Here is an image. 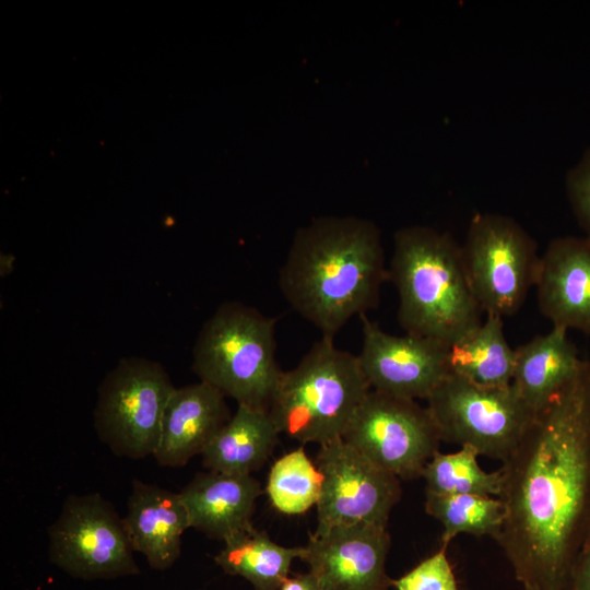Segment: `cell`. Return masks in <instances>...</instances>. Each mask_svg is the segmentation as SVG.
I'll use <instances>...</instances> for the list:
<instances>
[{"mask_svg":"<svg viewBox=\"0 0 590 590\" xmlns=\"http://www.w3.org/2000/svg\"><path fill=\"white\" fill-rule=\"evenodd\" d=\"M359 319L362 347L356 356L370 390L426 400L450 375L449 346L409 333H387L366 315Z\"/></svg>","mask_w":590,"mask_h":590,"instance_id":"obj_12","label":"cell"},{"mask_svg":"<svg viewBox=\"0 0 590 590\" xmlns=\"http://www.w3.org/2000/svg\"><path fill=\"white\" fill-rule=\"evenodd\" d=\"M504 523L495 540L523 590H565L590 541V378L539 411L503 461Z\"/></svg>","mask_w":590,"mask_h":590,"instance_id":"obj_1","label":"cell"},{"mask_svg":"<svg viewBox=\"0 0 590 590\" xmlns=\"http://www.w3.org/2000/svg\"><path fill=\"white\" fill-rule=\"evenodd\" d=\"M565 192L578 225L590 239V148L567 170Z\"/></svg>","mask_w":590,"mask_h":590,"instance_id":"obj_26","label":"cell"},{"mask_svg":"<svg viewBox=\"0 0 590 590\" xmlns=\"http://www.w3.org/2000/svg\"><path fill=\"white\" fill-rule=\"evenodd\" d=\"M369 391L357 356L322 337L293 369L283 371L269 413L280 434L321 446L342 438Z\"/></svg>","mask_w":590,"mask_h":590,"instance_id":"obj_4","label":"cell"},{"mask_svg":"<svg viewBox=\"0 0 590 590\" xmlns=\"http://www.w3.org/2000/svg\"><path fill=\"white\" fill-rule=\"evenodd\" d=\"M388 268L405 333L450 346L483 320L470 287L461 245L448 232L413 225L394 235Z\"/></svg>","mask_w":590,"mask_h":590,"instance_id":"obj_3","label":"cell"},{"mask_svg":"<svg viewBox=\"0 0 590 590\" xmlns=\"http://www.w3.org/2000/svg\"><path fill=\"white\" fill-rule=\"evenodd\" d=\"M219 390L198 381L175 388L165 409L153 455L162 467L178 468L202 455L232 414Z\"/></svg>","mask_w":590,"mask_h":590,"instance_id":"obj_15","label":"cell"},{"mask_svg":"<svg viewBox=\"0 0 590 590\" xmlns=\"http://www.w3.org/2000/svg\"><path fill=\"white\" fill-rule=\"evenodd\" d=\"M322 476L303 446L283 455L271 467L266 492L279 512L296 516L317 506Z\"/></svg>","mask_w":590,"mask_h":590,"instance_id":"obj_24","label":"cell"},{"mask_svg":"<svg viewBox=\"0 0 590 590\" xmlns=\"http://www.w3.org/2000/svg\"><path fill=\"white\" fill-rule=\"evenodd\" d=\"M322 486L314 533L357 523L387 527L401 498L400 480L342 438L321 445L315 460Z\"/></svg>","mask_w":590,"mask_h":590,"instance_id":"obj_11","label":"cell"},{"mask_svg":"<svg viewBox=\"0 0 590 590\" xmlns=\"http://www.w3.org/2000/svg\"><path fill=\"white\" fill-rule=\"evenodd\" d=\"M567 332L552 327L546 334L515 349L511 385L535 413L570 384L587 363L580 358Z\"/></svg>","mask_w":590,"mask_h":590,"instance_id":"obj_18","label":"cell"},{"mask_svg":"<svg viewBox=\"0 0 590 590\" xmlns=\"http://www.w3.org/2000/svg\"><path fill=\"white\" fill-rule=\"evenodd\" d=\"M123 518L99 493L69 495L48 528L51 564L82 580L137 576Z\"/></svg>","mask_w":590,"mask_h":590,"instance_id":"obj_9","label":"cell"},{"mask_svg":"<svg viewBox=\"0 0 590 590\" xmlns=\"http://www.w3.org/2000/svg\"><path fill=\"white\" fill-rule=\"evenodd\" d=\"M262 493L261 484L251 474L208 470L196 474L179 495L190 528L224 542L252 527L256 500Z\"/></svg>","mask_w":590,"mask_h":590,"instance_id":"obj_17","label":"cell"},{"mask_svg":"<svg viewBox=\"0 0 590 590\" xmlns=\"http://www.w3.org/2000/svg\"><path fill=\"white\" fill-rule=\"evenodd\" d=\"M388 280L379 228L355 216H326L298 229L279 271L288 305L333 338L378 305Z\"/></svg>","mask_w":590,"mask_h":590,"instance_id":"obj_2","label":"cell"},{"mask_svg":"<svg viewBox=\"0 0 590 590\" xmlns=\"http://www.w3.org/2000/svg\"><path fill=\"white\" fill-rule=\"evenodd\" d=\"M123 522L134 552L151 568L166 570L179 558L181 538L190 528L179 493L134 479Z\"/></svg>","mask_w":590,"mask_h":590,"instance_id":"obj_16","label":"cell"},{"mask_svg":"<svg viewBox=\"0 0 590 590\" xmlns=\"http://www.w3.org/2000/svg\"><path fill=\"white\" fill-rule=\"evenodd\" d=\"M387 527L357 523L312 533L300 558L321 590H389Z\"/></svg>","mask_w":590,"mask_h":590,"instance_id":"obj_13","label":"cell"},{"mask_svg":"<svg viewBox=\"0 0 590 590\" xmlns=\"http://www.w3.org/2000/svg\"><path fill=\"white\" fill-rule=\"evenodd\" d=\"M392 587L396 590H458L446 548L440 547L400 578L392 579Z\"/></svg>","mask_w":590,"mask_h":590,"instance_id":"obj_25","label":"cell"},{"mask_svg":"<svg viewBox=\"0 0 590 590\" xmlns=\"http://www.w3.org/2000/svg\"><path fill=\"white\" fill-rule=\"evenodd\" d=\"M450 374L474 384L503 387L511 384L515 350L504 333L503 318L487 315L476 328L449 346Z\"/></svg>","mask_w":590,"mask_h":590,"instance_id":"obj_21","label":"cell"},{"mask_svg":"<svg viewBox=\"0 0 590 590\" xmlns=\"http://www.w3.org/2000/svg\"><path fill=\"white\" fill-rule=\"evenodd\" d=\"M540 312L553 327L590 335V239L560 236L541 256L535 283Z\"/></svg>","mask_w":590,"mask_h":590,"instance_id":"obj_14","label":"cell"},{"mask_svg":"<svg viewBox=\"0 0 590 590\" xmlns=\"http://www.w3.org/2000/svg\"><path fill=\"white\" fill-rule=\"evenodd\" d=\"M479 456L470 446H462L455 452L437 451L422 473L425 493L498 497L502 471H485L479 463Z\"/></svg>","mask_w":590,"mask_h":590,"instance_id":"obj_23","label":"cell"},{"mask_svg":"<svg viewBox=\"0 0 590 590\" xmlns=\"http://www.w3.org/2000/svg\"><path fill=\"white\" fill-rule=\"evenodd\" d=\"M425 511L442 526V548L461 533L496 540L504 523L503 503L492 496L425 493Z\"/></svg>","mask_w":590,"mask_h":590,"instance_id":"obj_22","label":"cell"},{"mask_svg":"<svg viewBox=\"0 0 590 590\" xmlns=\"http://www.w3.org/2000/svg\"><path fill=\"white\" fill-rule=\"evenodd\" d=\"M175 388L161 364L142 357L120 359L97 390L93 416L99 440L118 457L153 456Z\"/></svg>","mask_w":590,"mask_h":590,"instance_id":"obj_8","label":"cell"},{"mask_svg":"<svg viewBox=\"0 0 590 590\" xmlns=\"http://www.w3.org/2000/svg\"><path fill=\"white\" fill-rule=\"evenodd\" d=\"M279 590H321L311 573L295 574L287 577Z\"/></svg>","mask_w":590,"mask_h":590,"instance_id":"obj_28","label":"cell"},{"mask_svg":"<svg viewBox=\"0 0 590 590\" xmlns=\"http://www.w3.org/2000/svg\"><path fill=\"white\" fill-rule=\"evenodd\" d=\"M441 441L473 447L505 461L517 448L535 412L510 384L488 387L450 374L426 399Z\"/></svg>","mask_w":590,"mask_h":590,"instance_id":"obj_7","label":"cell"},{"mask_svg":"<svg viewBox=\"0 0 590 590\" xmlns=\"http://www.w3.org/2000/svg\"><path fill=\"white\" fill-rule=\"evenodd\" d=\"M473 295L486 315H515L535 286L541 256L534 238L512 217L476 213L461 245Z\"/></svg>","mask_w":590,"mask_h":590,"instance_id":"obj_6","label":"cell"},{"mask_svg":"<svg viewBox=\"0 0 590 590\" xmlns=\"http://www.w3.org/2000/svg\"><path fill=\"white\" fill-rule=\"evenodd\" d=\"M342 439L400 481L422 477L441 438L427 408L370 390Z\"/></svg>","mask_w":590,"mask_h":590,"instance_id":"obj_10","label":"cell"},{"mask_svg":"<svg viewBox=\"0 0 590 590\" xmlns=\"http://www.w3.org/2000/svg\"><path fill=\"white\" fill-rule=\"evenodd\" d=\"M192 355L200 381L237 405L269 411L283 375L274 318L239 302L223 303L202 326Z\"/></svg>","mask_w":590,"mask_h":590,"instance_id":"obj_5","label":"cell"},{"mask_svg":"<svg viewBox=\"0 0 590 590\" xmlns=\"http://www.w3.org/2000/svg\"><path fill=\"white\" fill-rule=\"evenodd\" d=\"M223 543L214 556L215 563L225 574L246 579L255 590H279L293 560L300 559L305 551L304 546L279 545L253 526Z\"/></svg>","mask_w":590,"mask_h":590,"instance_id":"obj_20","label":"cell"},{"mask_svg":"<svg viewBox=\"0 0 590 590\" xmlns=\"http://www.w3.org/2000/svg\"><path fill=\"white\" fill-rule=\"evenodd\" d=\"M279 436L269 411L238 404L202 452V464L210 471L251 474L267 462Z\"/></svg>","mask_w":590,"mask_h":590,"instance_id":"obj_19","label":"cell"},{"mask_svg":"<svg viewBox=\"0 0 590 590\" xmlns=\"http://www.w3.org/2000/svg\"><path fill=\"white\" fill-rule=\"evenodd\" d=\"M565 590H590V541L578 554Z\"/></svg>","mask_w":590,"mask_h":590,"instance_id":"obj_27","label":"cell"},{"mask_svg":"<svg viewBox=\"0 0 590 590\" xmlns=\"http://www.w3.org/2000/svg\"><path fill=\"white\" fill-rule=\"evenodd\" d=\"M589 378H590V362H589Z\"/></svg>","mask_w":590,"mask_h":590,"instance_id":"obj_29","label":"cell"}]
</instances>
